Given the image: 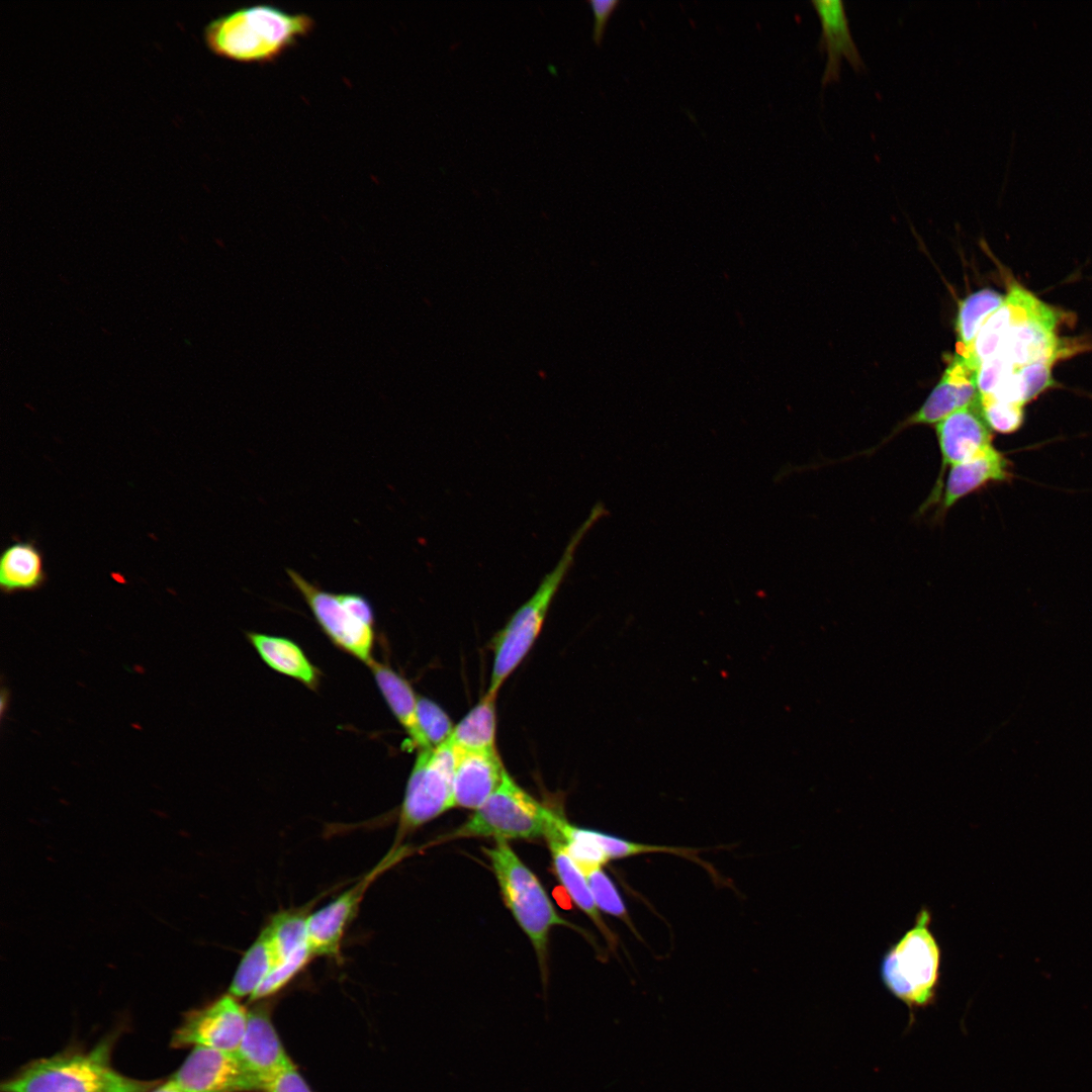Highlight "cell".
Segmentation results:
<instances>
[{"label":"cell","instance_id":"obj_26","mask_svg":"<svg viewBox=\"0 0 1092 1092\" xmlns=\"http://www.w3.org/2000/svg\"><path fill=\"white\" fill-rule=\"evenodd\" d=\"M1004 299L1005 295L995 290L983 289L961 301L956 323L958 355L964 356L970 351L981 328Z\"/></svg>","mask_w":1092,"mask_h":1092},{"label":"cell","instance_id":"obj_22","mask_svg":"<svg viewBox=\"0 0 1092 1092\" xmlns=\"http://www.w3.org/2000/svg\"><path fill=\"white\" fill-rule=\"evenodd\" d=\"M47 579L43 556L33 541L15 540L0 556V588L11 595L40 588Z\"/></svg>","mask_w":1092,"mask_h":1092},{"label":"cell","instance_id":"obj_13","mask_svg":"<svg viewBox=\"0 0 1092 1092\" xmlns=\"http://www.w3.org/2000/svg\"><path fill=\"white\" fill-rule=\"evenodd\" d=\"M184 1092H251L253 1085L236 1053L195 1046L169 1078Z\"/></svg>","mask_w":1092,"mask_h":1092},{"label":"cell","instance_id":"obj_1","mask_svg":"<svg viewBox=\"0 0 1092 1092\" xmlns=\"http://www.w3.org/2000/svg\"><path fill=\"white\" fill-rule=\"evenodd\" d=\"M314 27L305 13H291L271 4L234 9L210 20L203 39L214 55L242 63L276 61Z\"/></svg>","mask_w":1092,"mask_h":1092},{"label":"cell","instance_id":"obj_19","mask_svg":"<svg viewBox=\"0 0 1092 1092\" xmlns=\"http://www.w3.org/2000/svg\"><path fill=\"white\" fill-rule=\"evenodd\" d=\"M1038 300L1029 290L1013 283L1002 305L981 328L970 351L961 357L977 371L984 360L999 350L1010 330L1027 316Z\"/></svg>","mask_w":1092,"mask_h":1092},{"label":"cell","instance_id":"obj_17","mask_svg":"<svg viewBox=\"0 0 1092 1092\" xmlns=\"http://www.w3.org/2000/svg\"><path fill=\"white\" fill-rule=\"evenodd\" d=\"M1010 463L994 446L965 462L949 468L943 484L935 519H943L949 509L963 497L992 482L1010 478Z\"/></svg>","mask_w":1092,"mask_h":1092},{"label":"cell","instance_id":"obj_25","mask_svg":"<svg viewBox=\"0 0 1092 1092\" xmlns=\"http://www.w3.org/2000/svg\"><path fill=\"white\" fill-rule=\"evenodd\" d=\"M276 965V954L266 927L244 953L230 985L234 997L250 999Z\"/></svg>","mask_w":1092,"mask_h":1092},{"label":"cell","instance_id":"obj_21","mask_svg":"<svg viewBox=\"0 0 1092 1092\" xmlns=\"http://www.w3.org/2000/svg\"><path fill=\"white\" fill-rule=\"evenodd\" d=\"M246 635L261 659L270 668L299 681L312 691L318 688L321 671L294 641L258 632H248Z\"/></svg>","mask_w":1092,"mask_h":1092},{"label":"cell","instance_id":"obj_20","mask_svg":"<svg viewBox=\"0 0 1092 1092\" xmlns=\"http://www.w3.org/2000/svg\"><path fill=\"white\" fill-rule=\"evenodd\" d=\"M545 839L548 842L553 869L559 882L574 904L583 911L589 919H592L609 945L612 948H616L617 938L602 918L586 878L567 852L556 824L546 835Z\"/></svg>","mask_w":1092,"mask_h":1092},{"label":"cell","instance_id":"obj_9","mask_svg":"<svg viewBox=\"0 0 1092 1092\" xmlns=\"http://www.w3.org/2000/svg\"><path fill=\"white\" fill-rule=\"evenodd\" d=\"M406 848L393 846L390 850L349 889L342 892L324 907L309 913L306 930L310 948L314 954L339 960L341 944L350 923L356 917L361 902L369 887L384 872L395 864L405 853Z\"/></svg>","mask_w":1092,"mask_h":1092},{"label":"cell","instance_id":"obj_8","mask_svg":"<svg viewBox=\"0 0 1092 1092\" xmlns=\"http://www.w3.org/2000/svg\"><path fill=\"white\" fill-rule=\"evenodd\" d=\"M286 572L333 644L368 666L374 659V625L354 615L341 594L324 590L293 569L287 568Z\"/></svg>","mask_w":1092,"mask_h":1092},{"label":"cell","instance_id":"obj_31","mask_svg":"<svg viewBox=\"0 0 1092 1092\" xmlns=\"http://www.w3.org/2000/svg\"><path fill=\"white\" fill-rule=\"evenodd\" d=\"M1016 368L998 352L984 360L976 373L979 396L990 395Z\"/></svg>","mask_w":1092,"mask_h":1092},{"label":"cell","instance_id":"obj_16","mask_svg":"<svg viewBox=\"0 0 1092 1092\" xmlns=\"http://www.w3.org/2000/svg\"><path fill=\"white\" fill-rule=\"evenodd\" d=\"M455 748L453 805L476 810L500 785L507 770L495 750Z\"/></svg>","mask_w":1092,"mask_h":1092},{"label":"cell","instance_id":"obj_7","mask_svg":"<svg viewBox=\"0 0 1092 1092\" xmlns=\"http://www.w3.org/2000/svg\"><path fill=\"white\" fill-rule=\"evenodd\" d=\"M456 752L450 741L419 750L399 808L393 846L453 805Z\"/></svg>","mask_w":1092,"mask_h":1092},{"label":"cell","instance_id":"obj_33","mask_svg":"<svg viewBox=\"0 0 1092 1092\" xmlns=\"http://www.w3.org/2000/svg\"><path fill=\"white\" fill-rule=\"evenodd\" d=\"M594 14L592 38L597 46H601L607 24L620 4L619 0H587Z\"/></svg>","mask_w":1092,"mask_h":1092},{"label":"cell","instance_id":"obj_27","mask_svg":"<svg viewBox=\"0 0 1092 1092\" xmlns=\"http://www.w3.org/2000/svg\"><path fill=\"white\" fill-rule=\"evenodd\" d=\"M417 718L425 749L440 746L451 737L454 726L450 718L432 700L418 697Z\"/></svg>","mask_w":1092,"mask_h":1092},{"label":"cell","instance_id":"obj_5","mask_svg":"<svg viewBox=\"0 0 1092 1092\" xmlns=\"http://www.w3.org/2000/svg\"><path fill=\"white\" fill-rule=\"evenodd\" d=\"M484 847L503 900L530 939L541 969L545 970L549 934L555 926L575 928L555 909L536 875L522 861L507 840L494 839Z\"/></svg>","mask_w":1092,"mask_h":1092},{"label":"cell","instance_id":"obj_23","mask_svg":"<svg viewBox=\"0 0 1092 1092\" xmlns=\"http://www.w3.org/2000/svg\"><path fill=\"white\" fill-rule=\"evenodd\" d=\"M368 667L389 710L405 730L414 746L419 750L425 749L417 718L419 696L415 694L412 685L389 664L375 658Z\"/></svg>","mask_w":1092,"mask_h":1092},{"label":"cell","instance_id":"obj_10","mask_svg":"<svg viewBox=\"0 0 1092 1092\" xmlns=\"http://www.w3.org/2000/svg\"><path fill=\"white\" fill-rule=\"evenodd\" d=\"M248 1010L236 997L225 994L188 1012L172 1034L175 1049L203 1046L236 1053L246 1031Z\"/></svg>","mask_w":1092,"mask_h":1092},{"label":"cell","instance_id":"obj_30","mask_svg":"<svg viewBox=\"0 0 1092 1092\" xmlns=\"http://www.w3.org/2000/svg\"><path fill=\"white\" fill-rule=\"evenodd\" d=\"M1054 363L1051 360H1039L1016 368L1025 403L1053 386L1052 367Z\"/></svg>","mask_w":1092,"mask_h":1092},{"label":"cell","instance_id":"obj_15","mask_svg":"<svg viewBox=\"0 0 1092 1092\" xmlns=\"http://www.w3.org/2000/svg\"><path fill=\"white\" fill-rule=\"evenodd\" d=\"M976 373L965 359L956 354L938 384L923 404L900 425L899 430L913 425H936L952 413L979 403Z\"/></svg>","mask_w":1092,"mask_h":1092},{"label":"cell","instance_id":"obj_14","mask_svg":"<svg viewBox=\"0 0 1092 1092\" xmlns=\"http://www.w3.org/2000/svg\"><path fill=\"white\" fill-rule=\"evenodd\" d=\"M251 1079L253 1091L263 1082L293 1066L265 1005H257L248 1011L246 1031L236 1052Z\"/></svg>","mask_w":1092,"mask_h":1092},{"label":"cell","instance_id":"obj_3","mask_svg":"<svg viewBox=\"0 0 1092 1092\" xmlns=\"http://www.w3.org/2000/svg\"><path fill=\"white\" fill-rule=\"evenodd\" d=\"M931 923V910L922 906L913 925L888 946L880 964L884 987L908 1008V1028L919 1010L937 1000L942 952Z\"/></svg>","mask_w":1092,"mask_h":1092},{"label":"cell","instance_id":"obj_6","mask_svg":"<svg viewBox=\"0 0 1092 1092\" xmlns=\"http://www.w3.org/2000/svg\"><path fill=\"white\" fill-rule=\"evenodd\" d=\"M558 814L545 807L506 772L500 785L485 803L440 841L468 837L494 839H536L546 837Z\"/></svg>","mask_w":1092,"mask_h":1092},{"label":"cell","instance_id":"obj_2","mask_svg":"<svg viewBox=\"0 0 1092 1092\" xmlns=\"http://www.w3.org/2000/svg\"><path fill=\"white\" fill-rule=\"evenodd\" d=\"M159 1080H139L117 1072L110 1044L71 1051L26 1064L1 1083V1092H150Z\"/></svg>","mask_w":1092,"mask_h":1092},{"label":"cell","instance_id":"obj_18","mask_svg":"<svg viewBox=\"0 0 1092 1092\" xmlns=\"http://www.w3.org/2000/svg\"><path fill=\"white\" fill-rule=\"evenodd\" d=\"M811 4L821 22L820 48L827 57L822 85L839 80L843 59L856 72L864 70L863 61L849 29L844 3L838 0H813Z\"/></svg>","mask_w":1092,"mask_h":1092},{"label":"cell","instance_id":"obj_11","mask_svg":"<svg viewBox=\"0 0 1092 1092\" xmlns=\"http://www.w3.org/2000/svg\"><path fill=\"white\" fill-rule=\"evenodd\" d=\"M935 430L941 466L937 480L929 497L919 510L920 513L938 504L945 468L970 460L993 446L991 431L982 416L980 401L952 413L936 424Z\"/></svg>","mask_w":1092,"mask_h":1092},{"label":"cell","instance_id":"obj_12","mask_svg":"<svg viewBox=\"0 0 1092 1092\" xmlns=\"http://www.w3.org/2000/svg\"><path fill=\"white\" fill-rule=\"evenodd\" d=\"M1060 318L1059 310L1039 299L1010 330L997 352L1015 367L1039 360L1058 361L1071 349L1056 335Z\"/></svg>","mask_w":1092,"mask_h":1092},{"label":"cell","instance_id":"obj_32","mask_svg":"<svg viewBox=\"0 0 1092 1092\" xmlns=\"http://www.w3.org/2000/svg\"><path fill=\"white\" fill-rule=\"evenodd\" d=\"M258 1092H312L295 1065L282 1070L261 1084Z\"/></svg>","mask_w":1092,"mask_h":1092},{"label":"cell","instance_id":"obj_29","mask_svg":"<svg viewBox=\"0 0 1092 1092\" xmlns=\"http://www.w3.org/2000/svg\"><path fill=\"white\" fill-rule=\"evenodd\" d=\"M979 401L982 416L990 429L1009 434L1020 428L1023 422V406L989 397H979Z\"/></svg>","mask_w":1092,"mask_h":1092},{"label":"cell","instance_id":"obj_28","mask_svg":"<svg viewBox=\"0 0 1092 1092\" xmlns=\"http://www.w3.org/2000/svg\"><path fill=\"white\" fill-rule=\"evenodd\" d=\"M594 900L601 911H604L610 915L623 920L626 925L634 932L637 933L632 920L628 914L625 903L619 894L616 886L610 877L603 871L602 868L592 870L584 874Z\"/></svg>","mask_w":1092,"mask_h":1092},{"label":"cell","instance_id":"obj_4","mask_svg":"<svg viewBox=\"0 0 1092 1092\" xmlns=\"http://www.w3.org/2000/svg\"><path fill=\"white\" fill-rule=\"evenodd\" d=\"M607 514L598 503L586 520L569 539L554 568L541 580L532 597L510 618L492 640L493 664L488 694L496 695L505 680L519 666L536 641L550 605L569 572L577 548L593 526Z\"/></svg>","mask_w":1092,"mask_h":1092},{"label":"cell","instance_id":"obj_24","mask_svg":"<svg viewBox=\"0 0 1092 1092\" xmlns=\"http://www.w3.org/2000/svg\"><path fill=\"white\" fill-rule=\"evenodd\" d=\"M496 695L488 694L454 726L450 743L463 750H495Z\"/></svg>","mask_w":1092,"mask_h":1092},{"label":"cell","instance_id":"obj_34","mask_svg":"<svg viewBox=\"0 0 1092 1092\" xmlns=\"http://www.w3.org/2000/svg\"><path fill=\"white\" fill-rule=\"evenodd\" d=\"M150 1092H184L173 1081L168 1079L166 1082L159 1083Z\"/></svg>","mask_w":1092,"mask_h":1092}]
</instances>
